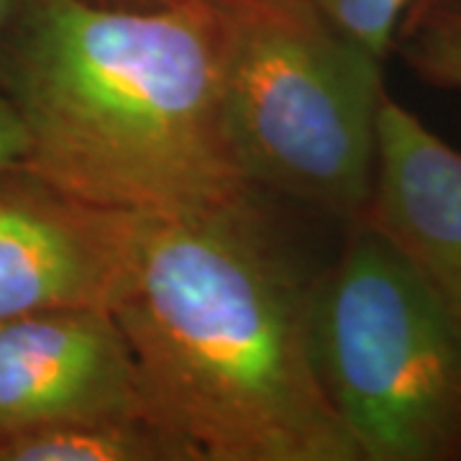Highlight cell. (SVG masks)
<instances>
[{
    "mask_svg": "<svg viewBox=\"0 0 461 461\" xmlns=\"http://www.w3.org/2000/svg\"><path fill=\"white\" fill-rule=\"evenodd\" d=\"M315 280L267 200L151 218L113 308L144 415L200 461H362L318 375Z\"/></svg>",
    "mask_w": 461,
    "mask_h": 461,
    "instance_id": "6da1fadb",
    "label": "cell"
},
{
    "mask_svg": "<svg viewBox=\"0 0 461 461\" xmlns=\"http://www.w3.org/2000/svg\"><path fill=\"white\" fill-rule=\"evenodd\" d=\"M0 93L29 136L23 167L95 205L187 218L269 200L230 144L215 0H26Z\"/></svg>",
    "mask_w": 461,
    "mask_h": 461,
    "instance_id": "7a4b0ae2",
    "label": "cell"
},
{
    "mask_svg": "<svg viewBox=\"0 0 461 461\" xmlns=\"http://www.w3.org/2000/svg\"><path fill=\"white\" fill-rule=\"evenodd\" d=\"M230 144L249 182L351 223L369 205L384 62L308 0H215Z\"/></svg>",
    "mask_w": 461,
    "mask_h": 461,
    "instance_id": "3957f363",
    "label": "cell"
},
{
    "mask_svg": "<svg viewBox=\"0 0 461 461\" xmlns=\"http://www.w3.org/2000/svg\"><path fill=\"white\" fill-rule=\"evenodd\" d=\"M318 272V375L362 461L461 459V318L372 223Z\"/></svg>",
    "mask_w": 461,
    "mask_h": 461,
    "instance_id": "277c9868",
    "label": "cell"
},
{
    "mask_svg": "<svg viewBox=\"0 0 461 461\" xmlns=\"http://www.w3.org/2000/svg\"><path fill=\"white\" fill-rule=\"evenodd\" d=\"M151 218L95 205L29 167L0 172V321L41 311H113Z\"/></svg>",
    "mask_w": 461,
    "mask_h": 461,
    "instance_id": "5b68a950",
    "label": "cell"
},
{
    "mask_svg": "<svg viewBox=\"0 0 461 461\" xmlns=\"http://www.w3.org/2000/svg\"><path fill=\"white\" fill-rule=\"evenodd\" d=\"M113 412H144L113 311L67 308L0 321V438Z\"/></svg>",
    "mask_w": 461,
    "mask_h": 461,
    "instance_id": "8992f818",
    "label": "cell"
},
{
    "mask_svg": "<svg viewBox=\"0 0 461 461\" xmlns=\"http://www.w3.org/2000/svg\"><path fill=\"white\" fill-rule=\"evenodd\" d=\"M362 218L461 318V151L390 93L379 111L375 182Z\"/></svg>",
    "mask_w": 461,
    "mask_h": 461,
    "instance_id": "52a82bcc",
    "label": "cell"
},
{
    "mask_svg": "<svg viewBox=\"0 0 461 461\" xmlns=\"http://www.w3.org/2000/svg\"><path fill=\"white\" fill-rule=\"evenodd\" d=\"M0 461H200V456L144 412H113L5 436L0 438Z\"/></svg>",
    "mask_w": 461,
    "mask_h": 461,
    "instance_id": "ba28073f",
    "label": "cell"
},
{
    "mask_svg": "<svg viewBox=\"0 0 461 461\" xmlns=\"http://www.w3.org/2000/svg\"><path fill=\"white\" fill-rule=\"evenodd\" d=\"M423 83L461 93V5L418 0L402 18L395 50Z\"/></svg>",
    "mask_w": 461,
    "mask_h": 461,
    "instance_id": "9c48e42d",
    "label": "cell"
},
{
    "mask_svg": "<svg viewBox=\"0 0 461 461\" xmlns=\"http://www.w3.org/2000/svg\"><path fill=\"white\" fill-rule=\"evenodd\" d=\"M336 29L387 62L402 18L418 0H308Z\"/></svg>",
    "mask_w": 461,
    "mask_h": 461,
    "instance_id": "30bf717a",
    "label": "cell"
},
{
    "mask_svg": "<svg viewBox=\"0 0 461 461\" xmlns=\"http://www.w3.org/2000/svg\"><path fill=\"white\" fill-rule=\"evenodd\" d=\"M29 136L16 105L0 93V172L26 165Z\"/></svg>",
    "mask_w": 461,
    "mask_h": 461,
    "instance_id": "8fae6325",
    "label": "cell"
},
{
    "mask_svg": "<svg viewBox=\"0 0 461 461\" xmlns=\"http://www.w3.org/2000/svg\"><path fill=\"white\" fill-rule=\"evenodd\" d=\"M23 5H26V0H0V80H3V59H5V50H8L11 33L16 29Z\"/></svg>",
    "mask_w": 461,
    "mask_h": 461,
    "instance_id": "7c38bea8",
    "label": "cell"
},
{
    "mask_svg": "<svg viewBox=\"0 0 461 461\" xmlns=\"http://www.w3.org/2000/svg\"><path fill=\"white\" fill-rule=\"evenodd\" d=\"M100 5H113V8H154V5H165L169 0H90Z\"/></svg>",
    "mask_w": 461,
    "mask_h": 461,
    "instance_id": "4fadbf2b",
    "label": "cell"
},
{
    "mask_svg": "<svg viewBox=\"0 0 461 461\" xmlns=\"http://www.w3.org/2000/svg\"><path fill=\"white\" fill-rule=\"evenodd\" d=\"M451 3H459V5H461V0H451Z\"/></svg>",
    "mask_w": 461,
    "mask_h": 461,
    "instance_id": "5bb4252c",
    "label": "cell"
}]
</instances>
